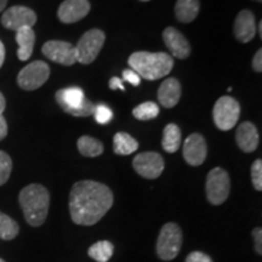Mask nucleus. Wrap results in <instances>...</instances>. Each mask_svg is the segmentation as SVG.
Listing matches in <instances>:
<instances>
[{
	"mask_svg": "<svg viewBox=\"0 0 262 262\" xmlns=\"http://www.w3.org/2000/svg\"><path fill=\"white\" fill-rule=\"evenodd\" d=\"M113 202L112 191L103 183L91 180L74 183L70 194L72 221L80 226L97 224L112 208Z\"/></svg>",
	"mask_w": 262,
	"mask_h": 262,
	"instance_id": "nucleus-1",
	"label": "nucleus"
},
{
	"mask_svg": "<svg viewBox=\"0 0 262 262\" xmlns=\"http://www.w3.org/2000/svg\"><path fill=\"white\" fill-rule=\"evenodd\" d=\"M18 202L28 225L39 227L44 224L50 206V193L44 186L38 183L28 185L19 192Z\"/></svg>",
	"mask_w": 262,
	"mask_h": 262,
	"instance_id": "nucleus-2",
	"label": "nucleus"
},
{
	"mask_svg": "<svg viewBox=\"0 0 262 262\" xmlns=\"http://www.w3.org/2000/svg\"><path fill=\"white\" fill-rule=\"evenodd\" d=\"M131 70L135 71L140 78L147 80H158L171 72L173 58L165 52L137 51L129 57Z\"/></svg>",
	"mask_w": 262,
	"mask_h": 262,
	"instance_id": "nucleus-3",
	"label": "nucleus"
},
{
	"mask_svg": "<svg viewBox=\"0 0 262 262\" xmlns=\"http://www.w3.org/2000/svg\"><path fill=\"white\" fill-rule=\"evenodd\" d=\"M56 102L66 113L73 117H89L94 114L95 104L85 97L81 88L71 86L58 90L56 95Z\"/></svg>",
	"mask_w": 262,
	"mask_h": 262,
	"instance_id": "nucleus-4",
	"label": "nucleus"
},
{
	"mask_svg": "<svg viewBox=\"0 0 262 262\" xmlns=\"http://www.w3.org/2000/svg\"><path fill=\"white\" fill-rule=\"evenodd\" d=\"M182 247V231L179 225L168 222L160 229L157 241V254L163 261L173 260Z\"/></svg>",
	"mask_w": 262,
	"mask_h": 262,
	"instance_id": "nucleus-5",
	"label": "nucleus"
},
{
	"mask_svg": "<svg viewBox=\"0 0 262 262\" xmlns=\"http://www.w3.org/2000/svg\"><path fill=\"white\" fill-rule=\"evenodd\" d=\"M231 191L228 172L222 168H214L206 176V198L212 205H221L227 201Z\"/></svg>",
	"mask_w": 262,
	"mask_h": 262,
	"instance_id": "nucleus-6",
	"label": "nucleus"
},
{
	"mask_svg": "<svg viewBox=\"0 0 262 262\" xmlns=\"http://www.w3.org/2000/svg\"><path fill=\"white\" fill-rule=\"evenodd\" d=\"M106 35L101 29H90L79 39L75 45L77 60L81 64H90L96 60V57L102 50Z\"/></svg>",
	"mask_w": 262,
	"mask_h": 262,
	"instance_id": "nucleus-7",
	"label": "nucleus"
},
{
	"mask_svg": "<svg viewBox=\"0 0 262 262\" xmlns=\"http://www.w3.org/2000/svg\"><path fill=\"white\" fill-rule=\"evenodd\" d=\"M241 117V106L238 101L231 96H222L216 101L212 118L215 125L222 131L233 129Z\"/></svg>",
	"mask_w": 262,
	"mask_h": 262,
	"instance_id": "nucleus-8",
	"label": "nucleus"
},
{
	"mask_svg": "<svg viewBox=\"0 0 262 262\" xmlns=\"http://www.w3.org/2000/svg\"><path fill=\"white\" fill-rule=\"evenodd\" d=\"M50 77V67L42 61H34L19 71L17 83L21 89L37 90L47 83Z\"/></svg>",
	"mask_w": 262,
	"mask_h": 262,
	"instance_id": "nucleus-9",
	"label": "nucleus"
},
{
	"mask_svg": "<svg viewBox=\"0 0 262 262\" xmlns=\"http://www.w3.org/2000/svg\"><path fill=\"white\" fill-rule=\"evenodd\" d=\"M133 166L140 176L148 180H155L162 175L164 159L157 152H143L134 158Z\"/></svg>",
	"mask_w": 262,
	"mask_h": 262,
	"instance_id": "nucleus-10",
	"label": "nucleus"
},
{
	"mask_svg": "<svg viewBox=\"0 0 262 262\" xmlns=\"http://www.w3.org/2000/svg\"><path fill=\"white\" fill-rule=\"evenodd\" d=\"M42 54L45 57L58 64L73 66L77 63V52L75 47L68 41L62 40H50L47 41L41 48Z\"/></svg>",
	"mask_w": 262,
	"mask_h": 262,
	"instance_id": "nucleus-11",
	"label": "nucleus"
},
{
	"mask_svg": "<svg viewBox=\"0 0 262 262\" xmlns=\"http://www.w3.org/2000/svg\"><path fill=\"white\" fill-rule=\"evenodd\" d=\"M37 22V15L32 9L16 5L6 10L2 16V24L5 28L17 32L25 27H33Z\"/></svg>",
	"mask_w": 262,
	"mask_h": 262,
	"instance_id": "nucleus-12",
	"label": "nucleus"
},
{
	"mask_svg": "<svg viewBox=\"0 0 262 262\" xmlns=\"http://www.w3.org/2000/svg\"><path fill=\"white\" fill-rule=\"evenodd\" d=\"M208 155L205 139L201 134H192L183 143V158L192 166H199L205 162Z\"/></svg>",
	"mask_w": 262,
	"mask_h": 262,
	"instance_id": "nucleus-13",
	"label": "nucleus"
},
{
	"mask_svg": "<svg viewBox=\"0 0 262 262\" xmlns=\"http://www.w3.org/2000/svg\"><path fill=\"white\" fill-rule=\"evenodd\" d=\"M90 12L89 0H64L60 5L57 16L66 25L75 24Z\"/></svg>",
	"mask_w": 262,
	"mask_h": 262,
	"instance_id": "nucleus-14",
	"label": "nucleus"
},
{
	"mask_svg": "<svg viewBox=\"0 0 262 262\" xmlns=\"http://www.w3.org/2000/svg\"><path fill=\"white\" fill-rule=\"evenodd\" d=\"M163 39L166 48L169 49L170 54L173 57L185 60V58H187L191 55V45H189L188 40L176 28L168 27L164 29Z\"/></svg>",
	"mask_w": 262,
	"mask_h": 262,
	"instance_id": "nucleus-15",
	"label": "nucleus"
},
{
	"mask_svg": "<svg viewBox=\"0 0 262 262\" xmlns=\"http://www.w3.org/2000/svg\"><path fill=\"white\" fill-rule=\"evenodd\" d=\"M256 34L255 16L249 10H242L234 21V35L241 42L251 41Z\"/></svg>",
	"mask_w": 262,
	"mask_h": 262,
	"instance_id": "nucleus-16",
	"label": "nucleus"
},
{
	"mask_svg": "<svg viewBox=\"0 0 262 262\" xmlns=\"http://www.w3.org/2000/svg\"><path fill=\"white\" fill-rule=\"evenodd\" d=\"M258 133L256 126L250 122H244L238 126L235 133V141L237 145L245 153H251L258 146Z\"/></svg>",
	"mask_w": 262,
	"mask_h": 262,
	"instance_id": "nucleus-17",
	"label": "nucleus"
},
{
	"mask_svg": "<svg viewBox=\"0 0 262 262\" xmlns=\"http://www.w3.org/2000/svg\"><path fill=\"white\" fill-rule=\"evenodd\" d=\"M181 98V84L176 78H168L160 85L158 90V101L163 107L172 108Z\"/></svg>",
	"mask_w": 262,
	"mask_h": 262,
	"instance_id": "nucleus-18",
	"label": "nucleus"
},
{
	"mask_svg": "<svg viewBox=\"0 0 262 262\" xmlns=\"http://www.w3.org/2000/svg\"><path fill=\"white\" fill-rule=\"evenodd\" d=\"M16 41L18 44V60L27 61L32 56L35 42V33L31 27H25L16 32Z\"/></svg>",
	"mask_w": 262,
	"mask_h": 262,
	"instance_id": "nucleus-19",
	"label": "nucleus"
},
{
	"mask_svg": "<svg viewBox=\"0 0 262 262\" xmlns=\"http://www.w3.org/2000/svg\"><path fill=\"white\" fill-rule=\"evenodd\" d=\"M201 10L199 0H178L175 5L176 18L182 24H189L194 21Z\"/></svg>",
	"mask_w": 262,
	"mask_h": 262,
	"instance_id": "nucleus-20",
	"label": "nucleus"
},
{
	"mask_svg": "<svg viewBox=\"0 0 262 262\" xmlns=\"http://www.w3.org/2000/svg\"><path fill=\"white\" fill-rule=\"evenodd\" d=\"M162 146L165 152L175 153L181 146V130L176 124L170 123L165 126L163 133Z\"/></svg>",
	"mask_w": 262,
	"mask_h": 262,
	"instance_id": "nucleus-21",
	"label": "nucleus"
},
{
	"mask_svg": "<svg viewBox=\"0 0 262 262\" xmlns=\"http://www.w3.org/2000/svg\"><path fill=\"white\" fill-rule=\"evenodd\" d=\"M139 142L126 133H117L113 139V149L118 156H129L136 152Z\"/></svg>",
	"mask_w": 262,
	"mask_h": 262,
	"instance_id": "nucleus-22",
	"label": "nucleus"
},
{
	"mask_svg": "<svg viewBox=\"0 0 262 262\" xmlns=\"http://www.w3.org/2000/svg\"><path fill=\"white\" fill-rule=\"evenodd\" d=\"M77 145L80 155L88 157V158H94V157H98L103 153L102 142L91 136H81L78 140Z\"/></svg>",
	"mask_w": 262,
	"mask_h": 262,
	"instance_id": "nucleus-23",
	"label": "nucleus"
},
{
	"mask_svg": "<svg viewBox=\"0 0 262 262\" xmlns=\"http://www.w3.org/2000/svg\"><path fill=\"white\" fill-rule=\"evenodd\" d=\"M114 245L108 241H100L89 248V256L97 262H108L113 256Z\"/></svg>",
	"mask_w": 262,
	"mask_h": 262,
	"instance_id": "nucleus-24",
	"label": "nucleus"
},
{
	"mask_svg": "<svg viewBox=\"0 0 262 262\" xmlns=\"http://www.w3.org/2000/svg\"><path fill=\"white\" fill-rule=\"evenodd\" d=\"M19 232L18 224L9 215L0 211V239L3 241H12L17 237Z\"/></svg>",
	"mask_w": 262,
	"mask_h": 262,
	"instance_id": "nucleus-25",
	"label": "nucleus"
},
{
	"mask_svg": "<svg viewBox=\"0 0 262 262\" xmlns=\"http://www.w3.org/2000/svg\"><path fill=\"white\" fill-rule=\"evenodd\" d=\"M133 114L139 120H150L155 119L159 114V107L156 102L148 101L139 104L133 110Z\"/></svg>",
	"mask_w": 262,
	"mask_h": 262,
	"instance_id": "nucleus-26",
	"label": "nucleus"
},
{
	"mask_svg": "<svg viewBox=\"0 0 262 262\" xmlns=\"http://www.w3.org/2000/svg\"><path fill=\"white\" fill-rule=\"evenodd\" d=\"M12 160L8 153L0 150V186L5 185L11 175Z\"/></svg>",
	"mask_w": 262,
	"mask_h": 262,
	"instance_id": "nucleus-27",
	"label": "nucleus"
},
{
	"mask_svg": "<svg viewBox=\"0 0 262 262\" xmlns=\"http://www.w3.org/2000/svg\"><path fill=\"white\" fill-rule=\"evenodd\" d=\"M94 116H95V119H96V122L98 124H102V125L103 124H108L113 119L112 110L103 103H100L97 104V106H95Z\"/></svg>",
	"mask_w": 262,
	"mask_h": 262,
	"instance_id": "nucleus-28",
	"label": "nucleus"
},
{
	"mask_svg": "<svg viewBox=\"0 0 262 262\" xmlns=\"http://www.w3.org/2000/svg\"><path fill=\"white\" fill-rule=\"evenodd\" d=\"M251 181L256 191H262V160L256 159L251 165Z\"/></svg>",
	"mask_w": 262,
	"mask_h": 262,
	"instance_id": "nucleus-29",
	"label": "nucleus"
},
{
	"mask_svg": "<svg viewBox=\"0 0 262 262\" xmlns=\"http://www.w3.org/2000/svg\"><path fill=\"white\" fill-rule=\"evenodd\" d=\"M186 262H212L209 255H206L202 251H193L186 257Z\"/></svg>",
	"mask_w": 262,
	"mask_h": 262,
	"instance_id": "nucleus-30",
	"label": "nucleus"
},
{
	"mask_svg": "<svg viewBox=\"0 0 262 262\" xmlns=\"http://www.w3.org/2000/svg\"><path fill=\"white\" fill-rule=\"evenodd\" d=\"M123 79L129 81V83H131L133 85H135V86H137V85L141 83L140 75L133 70H125V71H124L123 72Z\"/></svg>",
	"mask_w": 262,
	"mask_h": 262,
	"instance_id": "nucleus-31",
	"label": "nucleus"
},
{
	"mask_svg": "<svg viewBox=\"0 0 262 262\" xmlns=\"http://www.w3.org/2000/svg\"><path fill=\"white\" fill-rule=\"evenodd\" d=\"M253 237L255 242V251L258 255H262V229L261 227H256L253 231Z\"/></svg>",
	"mask_w": 262,
	"mask_h": 262,
	"instance_id": "nucleus-32",
	"label": "nucleus"
},
{
	"mask_svg": "<svg viewBox=\"0 0 262 262\" xmlns=\"http://www.w3.org/2000/svg\"><path fill=\"white\" fill-rule=\"evenodd\" d=\"M253 68L255 72H257V73H261L262 72V50L261 49H258L256 54H255V56L253 58Z\"/></svg>",
	"mask_w": 262,
	"mask_h": 262,
	"instance_id": "nucleus-33",
	"label": "nucleus"
},
{
	"mask_svg": "<svg viewBox=\"0 0 262 262\" xmlns=\"http://www.w3.org/2000/svg\"><path fill=\"white\" fill-rule=\"evenodd\" d=\"M110 88L112 90H117V89H119V90H122V91L125 90V88H124V85H123V80L120 79V78H118V77L111 78Z\"/></svg>",
	"mask_w": 262,
	"mask_h": 262,
	"instance_id": "nucleus-34",
	"label": "nucleus"
},
{
	"mask_svg": "<svg viewBox=\"0 0 262 262\" xmlns=\"http://www.w3.org/2000/svg\"><path fill=\"white\" fill-rule=\"evenodd\" d=\"M8 135V124L3 114H0V141L4 140Z\"/></svg>",
	"mask_w": 262,
	"mask_h": 262,
	"instance_id": "nucleus-35",
	"label": "nucleus"
},
{
	"mask_svg": "<svg viewBox=\"0 0 262 262\" xmlns=\"http://www.w3.org/2000/svg\"><path fill=\"white\" fill-rule=\"evenodd\" d=\"M4 61H5V47L2 42V40H0V68H2Z\"/></svg>",
	"mask_w": 262,
	"mask_h": 262,
	"instance_id": "nucleus-36",
	"label": "nucleus"
},
{
	"mask_svg": "<svg viewBox=\"0 0 262 262\" xmlns=\"http://www.w3.org/2000/svg\"><path fill=\"white\" fill-rule=\"evenodd\" d=\"M5 107H6L5 97H4V95L0 93V114H3V112H4Z\"/></svg>",
	"mask_w": 262,
	"mask_h": 262,
	"instance_id": "nucleus-37",
	"label": "nucleus"
},
{
	"mask_svg": "<svg viewBox=\"0 0 262 262\" xmlns=\"http://www.w3.org/2000/svg\"><path fill=\"white\" fill-rule=\"evenodd\" d=\"M6 4H8V0H0V12L5 9Z\"/></svg>",
	"mask_w": 262,
	"mask_h": 262,
	"instance_id": "nucleus-38",
	"label": "nucleus"
},
{
	"mask_svg": "<svg viewBox=\"0 0 262 262\" xmlns=\"http://www.w3.org/2000/svg\"><path fill=\"white\" fill-rule=\"evenodd\" d=\"M258 35H260V38H262V22L258 24Z\"/></svg>",
	"mask_w": 262,
	"mask_h": 262,
	"instance_id": "nucleus-39",
	"label": "nucleus"
},
{
	"mask_svg": "<svg viewBox=\"0 0 262 262\" xmlns=\"http://www.w3.org/2000/svg\"><path fill=\"white\" fill-rule=\"evenodd\" d=\"M255 2H258V3H261V2H262V0H255Z\"/></svg>",
	"mask_w": 262,
	"mask_h": 262,
	"instance_id": "nucleus-40",
	"label": "nucleus"
},
{
	"mask_svg": "<svg viewBox=\"0 0 262 262\" xmlns=\"http://www.w3.org/2000/svg\"><path fill=\"white\" fill-rule=\"evenodd\" d=\"M141 2H149V0H141Z\"/></svg>",
	"mask_w": 262,
	"mask_h": 262,
	"instance_id": "nucleus-41",
	"label": "nucleus"
},
{
	"mask_svg": "<svg viewBox=\"0 0 262 262\" xmlns=\"http://www.w3.org/2000/svg\"><path fill=\"white\" fill-rule=\"evenodd\" d=\"M0 262H5L4 260H3V258H0Z\"/></svg>",
	"mask_w": 262,
	"mask_h": 262,
	"instance_id": "nucleus-42",
	"label": "nucleus"
}]
</instances>
